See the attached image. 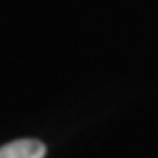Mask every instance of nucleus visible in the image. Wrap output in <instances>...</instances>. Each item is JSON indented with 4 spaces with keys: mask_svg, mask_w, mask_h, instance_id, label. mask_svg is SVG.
I'll use <instances>...</instances> for the list:
<instances>
[{
    "mask_svg": "<svg viewBox=\"0 0 158 158\" xmlns=\"http://www.w3.org/2000/svg\"><path fill=\"white\" fill-rule=\"evenodd\" d=\"M45 156V144L39 140H15L0 146V158H43Z\"/></svg>",
    "mask_w": 158,
    "mask_h": 158,
    "instance_id": "obj_1",
    "label": "nucleus"
}]
</instances>
